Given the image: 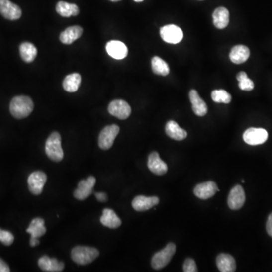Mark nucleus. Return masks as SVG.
Listing matches in <instances>:
<instances>
[{"label":"nucleus","instance_id":"f257e3e1","mask_svg":"<svg viewBox=\"0 0 272 272\" xmlns=\"http://www.w3.org/2000/svg\"><path fill=\"white\" fill-rule=\"evenodd\" d=\"M33 101L27 96H16L10 103V112L16 119L26 118L33 110Z\"/></svg>","mask_w":272,"mask_h":272},{"label":"nucleus","instance_id":"f03ea898","mask_svg":"<svg viewBox=\"0 0 272 272\" xmlns=\"http://www.w3.org/2000/svg\"><path fill=\"white\" fill-rule=\"evenodd\" d=\"M46 153L48 158L55 162H60L64 158L60 134L52 132L46 143Z\"/></svg>","mask_w":272,"mask_h":272},{"label":"nucleus","instance_id":"7ed1b4c3","mask_svg":"<svg viewBox=\"0 0 272 272\" xmlns=\"http://www.w3.org/2000/svg\"><path fill=\"white\" fill-rule=\"evenodd\" d=\"M99 256V251L96 248L78 246L71 251V258L76 263L82 266L94 261Z\"/></svg>","mask_w":272,"mask_h":272},{"label":"nucleus","instance_id":"20e7f679","mask_svg":"<svg viewBox=\"0 0 272 272\" xmlns=\"http://www.w3.org/2000/svg\"><path fill=\"white\" fill-rule=\"evenodd\" d=\"M177 247L173 243L167 245L164 250L154 254L151 260V266L156 270H160L168 265L176 253Z\"/></svg>","mask_w":272,"mask_h":272},{"label":"nucleus","instance_id":"39448f33","mask_svg":"<svg viewBox=\"0 0 272 272\" xmlns=\"http://www.w3.org/2000/svg\"><path fill=\"white\" fill-rule=\"evenodd\" d=\"M120 132V127L116 125L106 126L101 131L98 138V145L102 150H108L113 146L115 139Z\"/></svg>","mask_w":272,"mask_h":272},{"label":"nucleus","instance_id":"423d86ee","mask_svg":"<svg viewBox=\"0 0 272 272\" xmlns=\"http://www.w3.org/2000/svg\"><path fill=\"white\" fill-rule=\"evenodd\" d=\"M268 137L267 131L262 128H250L243 135L244 142L250 145H262L267 141Z\"/></svg>","mask_w":272,"mask_h":272},{"label":"nucleus","instance_id":"0eeeda50","mask_svg":"<svg viewBox=\"0 0 272 272\" xmlns=\"http://www.w3.org/2000/svg\"><path fill=\"white\" fill-rule=\"evenodd\" d=\"M161 36L166 43L177 44L182 40L183 32L178 26L170 24L161 27Z\"/></svg>","mask_w":272,"mask_h":272},{"label":"nucleus","instance_id":"6e6552de","mask_svg":"<svg viewBox=\"0 0 272 272\" xmlns=\"http://www.w3.org/2000/svg\"><path fill=\"white\" fill-rule=\"evenodd\" d=\"M47 181L46 173L41 171L32 173L28 177V187L30 192L35 195H40L43 192V187Z\"/></svg>","mask_w":272,"mask_h":272},{"label":"nucleus","instance_id":"1a4fd4ad","mask_svg":"<svg viewBox=\"0 0 272 272\" xmlns=\"http://www.w3.org/2000/svg\"><path fill=\"white\" fill-rule=\"evenodd\" d=\"M108 111L112 116H116L120 120H126L130 116V106L123 100H114L111 101L108 106Z\"/></svg>","mask_w":272,"mask_h":272},{"label":"nucleus","instance_id":"9d476101","mask_svg":"<svg viewBox=\"0 0 272 272\" xmlns=\"http://www.w3.org/2000/svg\"><path fill=\"white\" fill-rule=\"evenodd\" d=\"M0 14L8 20L15 21L21 17L22 11L18 5L9 0H0Z\"/></svg>","mask_w":272,"mask_h":272},{"label":"nucleus","instance_id":"9b49d317","mask_svg":"<svg viewBox=\"0 0 272 272\" xmlns=\"http://www.w3.org/2000/svg\"><path fill=\"white\" fill-rule=\"evenodd\" d=\"M245 192L241 185H236L231 189L228 198V205L233 210L241 209L245 203Z\"/></svg>","mask_w":272,"mask_h":272},{"label":"nucleus","instance_id":"f8f14e48","mask_svg":"<svg viewBox=\"0 0 272 272\" xmlns=\"http://www.w3.org/2000/svg\"><path fill=\"white\" fill-rule=\"evenodd\" d=\"M96 183L94 177H90L87 180H82L78 184V188L74 193V197L77 200H84L93 192V187Z\"/></svg>","mask_w":272,"mask_h":272},{"label":"nucleus","instance_id":"ddd939ff","mask_svg":"<svg viewBox=\"0 0 272 272\" xmlns=\"http://www.w3.org/2000/svg\"><path fill=\"white\" fill-rule=\"evenodd\" d=\"M219 190L217 184L214 181H210L197 184L193 190V192L198 198L201 200H207L212 196H214L216 192Z\"/></svg>","mask_w":272,"mask_h":272},{"label":"nucleus","instance_id":"4468645a","mask_svg":"<svg viewBox=\"0 0 272 272\" xmlns=\"http://www.w3.org/2000/svg\"><path fill=\"white\" fill-rule=\"evenodd\" d=\"M148 167L151 173L158 176L166 174L168 170L167 164L161 159L158 152H152L150 154Z\"/></svg>","mask_w":272,"mask_h":272},{"label":"nucleus","instance_id":"2eb2a0df","mask_svg":"<svg viewBox=\"0 0 272 272\" xmlns=\"http://www.w3.org/2000/svg\"><path fill=\"white\" fill-rule=\"evenodd\" d=\"M159 198L158 197H148L145 196H137L132 200V206L135 210L143 212L157 206L159 203Z\"/></svg>","mask_w":272,"mask_h":272},{"label":"nucleus","instance_id":"dca6fc26","mask_svg":"<svg viewBox=\"0 0 272 272\" xmlns=\"http://www.w3.org/2000/svg\"><path fill=\"white\" fill-rule=\"evenodd\" d=\"M106 50L112 58L120 60L126 58L128 55V49L124 43L116 40H112L107 43Z\"/></svg>","mask_w":272,"mask_h":272},{"label":"nucleus","instance_id":"f3484780","mask_svg":"<svg viewBox=\"0 0 272 272\" xmlns=\"http://www.w3.org/2000/svg\"><path fill=\"white\" fill-rule=\"evenodd\" d=\"M38 265L42 270L48 272H62L65 268L63 262H59L55 258H49L47 256L42 257L38 261Z\"/></svg>","mask_w":272,"mask_h":272},{"label":"nucleus","instance_id":"a211bd4d","mask_svg":"<svg viewBox=\"0 0 272 272\" xmlns=\"http://www.w3.org/2000/svg\"><path fill=\"white\" fill-rule=\"evenodd\" d=\"M189 98L191 102L193 111L197 116H203L207 113V106L196 90H190Z\"/></svg>","mask_w":272,"mask_h":272},{"label":"nucleus","instance_id":"6ab92c4d","mask_svg":"<svg viewBox=\"0 0 272 272\" xmlns=\"http://www.w3.org/2000/svg\"><path fill=\"white\" fill-rule=\"evenodd\" d=\"M250 49L243 45H238L233 47L230 52V59L233 63L240 65L244 63L250 57Z\"/></svg>","mask_w":272,"mask_h":272},{"label":"nucleus","instance_id":"aec40b11","mask_svg":"<svg viewBox=\"0 0 272 272\" xmlns=\"http://www.w3.org/2000/svg\"><path fill=\"white\" fill-rule=\"evenodd\" d=\"M83 31L84 30L80 26H71L61 33V42L64 44H72L82 36Z\"/></svg>","mask_w":272,"mask_h":272},{"label":"nucleus","instance_id":"412c9836","mask_svg":"<svg viewBox=\"0 0 272 272\" xmlns=\"http://www.w3.org/2000/svg\"><path fill=\"white\" fill-rule=\"evenodd\" d=\"M216 265L222 272H234L236 270V262L229 254H219L216 259Z\"/></svg>","mask_w":272,"mask_h":272},{"label":"nucleus","instance_id":"4be33fe9","mask_svg":"<svg viewBox=\"0 0 272 272\" xmlns=\"http://www.w3.org/2000/svg\"><path fill=\"white\" fill-rule=\"evenodd\" d=\"M166 133L169 137L177 141L184 140L187 133L184 129L180 127L177 122L170 120L166 125Z\"/></svg>","mask_w":272,"mask_h":272},{"label":"nucleus","instance_id":"5701e85b","mask_svg":"<svg viewBox=\"0 0 272 272\" xmlns=\"http://www.w3.org/2000/svg\"><path fill=\"white\" fill-rule=\"evenodd\" d=\"M101 223L110 228H117L121 225V219L110 209H104L101 216Z\"/></svg>","mask_w":272,"mask_h":272},{"label":"nucleus","instance_id":"b1692460","mask_svg":"<svg viewBox=\"0 0 272 272\" xmlns=\"http://www.w3.org/2000/svg\"><path fill=\"white\" fill-rule=\"evenodd\" d=\"M212 18L216 28H225L229 23V11L224 7H219L213 12Z\"/></svg>","mask_w":272,"mask_h":272},{"label":"nucleus","instance_id":"393cba45","mask_svg":"<svg viewBox=\"0 0 272 272\" xmlns=\"http://www.w3.org/2000/svg\"><path fill=\"white\" fill-rule=\"evenodd\" d=\"M27 232L31 235L30 239H37L43 236L46 232L44 220L41 218L33 219L27 229Z\"/></svg>","mask_w":272,"mask_h":272},{"label":"nucleus","instance_id":"a878e982","mask_svg":"<svg viewBox=\"0 0 272 272\" xmlns=\"http://www.w3.org/2000/svg\"><path fill=\"white\" fill-rule=\"evenodd\" d=\"M56 11L62 17H69L71 16H77L79 14L80 10L75 4L60 1L56 5Z\"/></svg>","mask_w":272,"mask_h":272},{"label":"nucleus","instance_id":"bb28decb","mask_svg":"<svg viewBox=\"0 0 272 272\" xmlns=\"http://www.w3.org/2000/svg\"><path fill=\"white\" fill-rule=\"evenodd\" d=\"M19 50H20L21 58L27 63L33 62L37 55V49L36 46L30 43H23L20 46Z\"/></svg>","mask_w":272,"mask_h":272},{"label":"nucleus","instance_id":"cd10ccee","mask_svg":"<svg viewBox=\"0 0 272 272\" xmlns=\"http://www.w3.org/2000/svg\"><path fill=\"white\" fill-rule=\"evenodd\" d=\"M81 84V76L77 73L69 74L63 81V87L68 92H75L78 90Z\"/></svg>","mask_w":272,"mask_h":272},{"label":"nucleus","instance_id":"c85d7f7f","mask_svg":"<svg viewBox=\"0 0 272 272\" xmlns=\"http://www.w3.org/2000/svg\"><path fill=\"white\" fill-rule=\"evenodd\" d=\"M152 71L157 75L167 76L170 74V67L165 61L158 56L154 57L151 61Z\"/></svg>","mask_w":272,"mask_h":272},{"label":"nucleus","instance_id":"c756f323","mask_svg":"<svg viewBox=\"0 0 272 272\" xmlns=\"http://www.w3.org/2000/svg\"><path fill=\"white\" fill-rule=\"evenodd\" d=\"M237 80L239 82V87L241 90L247 91L254 90V82L250 78H248L247 74L244 71L238 73V75H237Z\"/></svg>","mask_w":272,"mask_h":272},{"label":"nucleus","instance_id":"7c9ffc66","mask_svg":"<svg viewBox=\"0 0 272 272\" xmlns=\"http://www.w3.org/2000/svg\"><path fill=\"white\" fill-rule=\"evenodd\" d=\"M211 96L212 99L216 103L229 104L231 101V94L224 90H214L212 91Z\"/></svg>","mask_w":272,"mask_h":272},{"label":"nucleus","instance_id":"2f4dec72","mask_svg":"<svg viewBox=\"0 0 272 272\" xmlns=\"http://www.w3.org/2000/svg\"><path fill=\"white\" fill-rule=\"evenodd\" d=\"M14 236L12 234L8 231H3L0 229V241L6 246L11 245L14 242Z\"/></svg>","mask_w":272,"mask_h":272},{"label":"nucleus","instance_id":"473e14b6","mask_svg":"<svg viewBox=\"0 0 272 272\" xmlns=\"http://www.w3.org/2000/svg\"><path fill=\"white\" fill-rule=\"evenodd\" d=\"M183 271L184 272H197L198 270L194 260L190 258L186 259L183 265Z\"/></svg>","mask_w":272,"mask_h":272},{"label":"nucleus","instance_id":"72a5a7b5","mask_svg":"<svg viewBox=\"0 0 272 272\" xmlns=\"http://www.w3.org/2000/svg\"><path fill=\"white\" fill-rule=\"evenodd\" d=\"M266 231H267L269 236L272 238V212L268 218L267 223H266Z\"/></svg>","mask_w":272,"mask_h":272},{"label":"nucleus","instance_id":"f704fd0d","mask_svg":"<svg viewBox=\"0 0 272 272\" xmlns=\"http://www.w3.org/2000/svg\"><path fill=\"white\" fill-rule=\"evenodd\" d=\"M94 195H95L96 198H97V200H98V201L105 202L107 200V194H106L105 193H103V192H101V193H94Z\"/></svg>","mask_w":272,"mask_h":272},{"label":"nucleus","instance_id":"c9c22d12","mask_svg":"<svg viewBox=\"0 0 272 272\" xmlns=\"http://www.w3.org/2000/svg\"><path fill=\"white\" fill-rule=\"evenodd\" d=\"M10 269L6 263L0 259V272H9Z\"/></svg>","mask_w":272,"mask_h":272},{"label":"nucleus","instance_id":"e433bc0d","mask_svg":"<svg viewBox=\"0 0 272 272\" xmlns=\"http://www.w3.org/2000/svg\"><path fill=\"white\" fill-rule=\"evenodd\" d=\"M30 244L31 247H36V246H37L38 244H40V241H39L38 238L37 239H30Z\"/></svg>","mask_w":272,"mask_h":272},{"label":"nucleus","instance_id":"4c0bfd02","mask_svg":"<svg viewBox=\"0 0 272 272\" xmlns=\"http://www.w3.org/2000/svg\"><path fill=\"white\" fill-rule=\"evenodd\" d=\"M134 1H135V2H142L143 0H134Z\"/></svg>","mask_w":272,"mask_h":272},{"label":"nucleus","instance_id":"58836bf2","mask_svg":"<svg viewBox=\"0 0 272 272\" xmlns=\"http://www.w3.org/2000/svg\"><path fill=\"white\" fill-rule=\"evenodd\" d=\"M110 1H112V2H118V1H120V0H110Z\"/></svg>","mask_w":272,"mask_h":272}]
</instances>
